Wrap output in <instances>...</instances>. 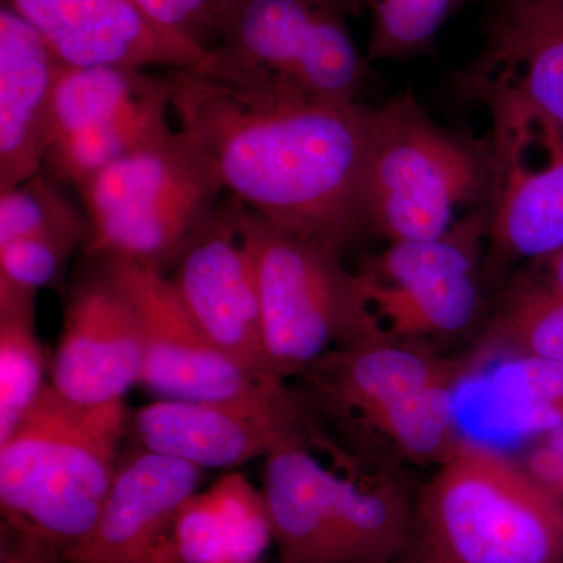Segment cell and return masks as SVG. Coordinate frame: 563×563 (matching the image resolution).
<instances>
[{"label": "cell", "mask_w": 563, "mask_h": 563, "mask_svg": "<svg viewBox=\"0 0 563 563\" xmlns=\"http://www.w3.org/2000/svg\"><path fill=\"white\" fill-rule=\"evenodd\" d=\"M179 129L224 191L296 239L343 255L366 233L362 177L373 107L169 70Z\"/></svg>", "instance_id": "6da1fadb"}, {"label": "cell", "mask_w": 563, "mask_h": 563, "mask_svg": "<svg viewBox=\"0 0 563 563\" xmlns=\"http://www.w3.org/2000/svg\"><path fill=\"white\" fill-rule=\"evenodd\" d=\"M396 563H563V503L523 463L461 435L418 488Z\"/></svg>", "instance_id": "7a4b0ae2"}, {"label": "cell", "mask_w": 563, "mask_h": 563, "mask_svg": "<svg viewBox=\"0 0 563 563\" xmlns=\"http://www.w3.org/2000/svg\"><path fill=\"white\" fill-rule=\"evenodd\" d=\"M128 428L124 401L87 406L47 384L0 443L3 525L38 537L60 555L84 540L109 496Z\"/></svg>", "instance_id": "3957f363"}, {"label": "cell", "mask_w": 563, "mask_h": 563, "mask_svg": "<svg viewBox=\"0 0 563 563\" xmlns=\"http://www.w3.org/2000/svg\"><path fill=\"white\" fill-rule=\"evenodd\" d=\"M490 140L446 131L412 91L373 109L362 177L366 232L388 243L439 239L487 203Z\"/></svg>", "instance_id": "277c9868"}, {"label": "cell", "mask_w": 563, "mask_h": 563, "mask_svg": "<svg viewBox=\"0 0 563 563\" xmlns=\"http://www.w3.org/2000/svg\"><path fill=\"white\" fill-rule=\"evenodd\" d=\"M90 257H120L166 274L222 202L202 151L176 129L81 185Z\"/></svg>", "instance_id": "5b68a950"}, {"label": "cell", "mask_w": 563, "mask_h": 563, "mask_svg": "<svg viewBox=\"0 0 563 563\" xmlns=\"http://www.w3.org/2000/svg\"><path fill=\"white\" fill-rule=\"evenodd\" d=\"M262 492L277 563H396L409 540L413 498L396 477L339 476L309 446L266 457Z\"/></svg>", "instance_id": "8992f818"}, {"label": "cell", "mask_w": 563, "mask_h": 563, "mask_svg": "<svg viewBox=\"0 0 563 563\" xmlns=\"http://www.w3.org/2000/svg\"><path fill=\"white\" fill-rule=\"evenodd\" d=\"M239 225L254 263L274 376H299L328 352L387 333L343 255L296 239L244 206Z\"/></svg>", "instance_id": "52a82bcc"}, {"label": "cell", "mask_w": 563, "mask_h": 563, "mask_svg": "<svg viewBox=\"0 0 563 563\" xmlns=\"http://www.w3.org/2000/svg\"><path fill=\"white\" fill-rule=\"evenodd\" d=\"M358 0H231L217 44L196 73L239 87L358 102L368 58L347 16Z\"/></svg>", "instance_id": "ba28073f"}, {"label": "cell", "mask_w": 563, "mask_h": 563, "mask_svg": "<svg viewBox=\"0 0 563 563\" xmlns=\"http://www.w3.org/2000/svg\"><path fill=\"white\" fill-rule=\"evenodd\" d=\"M492 118L483 274L563 250V132L512 92L479 96Z\"/></svg>", "instance_id": "9c48e42d"}, {"label": "cell", "mask_w": 563, "mask_h": 563, "mask_svg": "<svg viewBox=\"0 0 563 563\" xmlns=\"http://www.w3.org/2000/svg\"><path fill=\"white\" fill-rule=\"evenodd\" d=\"M172 74L128 66H62L43 173L79 190L111 163L165 139Z\"/></svg>", "instance_id": "30bf717a"}, {"label": "cell", "mask_w": 563, "mask_h": 563, "mask_svg": "<svg viewBox=\"0 0 563 563\" xmlns=\"http://www.w3.org/2000/svg\"><path fill=\"white\" fill-rule=\"evenodd\" d=\"M483 265V235L461 222L439 239L388 243L355 273L388 335L429 342L461 335L477 321Z\"/></svg>", "instance_id": "8fae6325"}, {"label": "cell", "mask_w": 563, "mask_h": 563, "mask_svg": "<svg viewBox=\"0 0 563 563\" xmlns=\"http://www.w3.org/2000/svg\"><path fill=\"white\" fill-rule=\"evenodd\" d=\"M133 435L144 450L201 470H228L291 446H309L312 410L287 385L232 401H158L133 413Z\"/></svg>", "instance_id": "7c38bea8"}, {"label": "cell", "mask_w": 563, "mask_h": 563, "mask_svg": "<svg viewBox=\"0 0 563 563\" xmlns=\"http://www.w3.org/2000/svg\"><path fill=\"white\" fill-rule=\"evenodd\" d=\"M99 258L140 318L144 365L140 385L169 401H232L285 384L258 376L222 354L188 312L168 274L120 257Z\"/></svg>", "instance_id": "4fadbf2b"}, {"label": "cell", "mask_w": 563, "mask_h": 563, "mask_svg": "<svg viewBox=\"0 0 563 563\" xmlns=\"http://www.w3.org/2000/svg\"><path fill=\"white\" fill-rule=\"evenodd\" d=\"M236 199H222L172 269L174 287L211 343L258 376L269 368L254 263L242 239ZM279 379V377H277Z\"/></svg>", "instance_id": "5bb4252c"}, {"label": "cell", "mask_w": 563, "mask_h": 563, "mask_svg": "<svg viewBox=\"0 0 563 563\" xmlns=\"http://www.w3.org/2000/svg\"><path fill=\"white\" fill-rule=\"evenodd\" d=\"M479 372L472 354H437L424 340L384 335L328 352L301 376V393L312 413L350 421L355 429L372 424L380 415L415 393L433 385H459Z\"/></svg>", "instance_id": "9a60e30c"}, {"label": "cell", "mask_w": 563, "mask_h": 563, "mask_svg": "<svg viewBox=\"0 0 563 563\" xmlns=\"http://www.w3.org/2000/svg\"><path fill=\"white\" fill-rule=\"evenodd\" d=\"M95 261L98 269L69 292L49 380L63 398L87 406L124 401L141 383L144 365L135 307L106 265Z\"/></svg>", "instance_id": "2e32d148"}, {"label": "cell", "mask_w": 563, "mask_h": 563, "mask_svg": "<svg viewBox=\"0 0 563 563\" xmlns=\"http://www.w3.org/2000/svg\"><path fill=\"white\" fill-rule=\"evenodd\" d=\"M201 481L199 466L144 448L122 455L98 523L63 563H184L177 518Z\"/></svg>", "instance_id": "e0dca14e"}, {"label": "cell", "mask_w": 563, "mask_h": 563, "mask_svg": "<svg viewBox=\"0 0 563 563\" xmlns=\"http://www.w3.org/2000/svg\"><path fill=\"white\" fill-rule=\"evenodd\" d=\"M66 66L198 69L209 52L154 24L132 0H3Z\"/></svg>", "instance_id": "ac0fdd59"}, {"label": "cell", "mask_w": 563, "mask_h": 563, "mask_svg": "<svg viewBox=\"0 0 563 563\" xmlns=\"http://www.w3.org/2000/svg\"><path fill=\"white\" fill-rule=\"evenodd\" d=\"M463 84L474 99L512 92L563 132V0H499Z\"/></svg>", "instance_id": "d6986e66"}, {"label": "cell", "mask_w": 563, "mask_h": 563, "mask_svg": "<svg viewBox=\"0 0 563 563\" xmlns=\"http://www.w3.org/2000/svg\"><path fill=\"white\" fill-rule=\"evenodd\" d=\"M63 63L27 21L0 9V192L43 172Z\"/></svg>", "instance_id": "ffe728a7"}, {"label": "cell", "mask_w": 563, "mask_h": 563, "mask_svg": "<svg viewBox=\"0 0 563 563\" xmlns=\"http://www.w3.org/2000/svg\"><path fill=\"white\" fill-rule=\"evenodd\" d=\"M272 543L265 496L239 472L192 493L177 518L184 563H257Z\"/></svg>", "instance_id": "44dd1931"}, {"label": "cell", "mask_w": 563, "mask_h": 563, "mask_svg": "<svg viewBox=\"0 0 563 563\" xmlns=\"http://www.w3.org/2000/svg\"><path fill=\"white\" fill-rule=\"evenodd\" d=\"M470 354L481 368L496 357L563 363V299L533 272L518 277Z\"/></svg>", "instance_id": "7402d4cb"}, {"label": "cell", "mask_w": 563, "mask_h": 563, "mask_svg": "<svg viewBox=\"0 0 563 563\" xmlns=\"http://www.w3.org/2000/svg\"><path fill=\"white\" fill-rule=\"evenodd\" d=\"M36 292L0 284V443L31 412L41 393L46 361L36 335Z\"/></svg>", "instance_id": "603a6c76"}, {"label": "cell", "mask_w": 563, "mask_h": 563, "mask_svg": "<svg viewBox=\"0 0 563 563\" xmlns=\"http://www.w3.org/2000/svg\"><path fill=\"white\" fill-rule=\"evenodd\" d=\"M62 185L41 172L13 190L0 192V244L44 233L77 235L88 242L87 211L70 201Z\"/></svg>", "instance_id": "cb8c5ba5"}, {"label": "cell", "mask_w": 563, "mask_h": 563, "mask_svg": "<svg viewBox=\"0 0 563 563\" xmlns=\"http://www.w3.org/2000/svg\"><path fill=\"white\" fill-rule=\"evenodd\" d=\"M372 10L368 62L402 60L431 46L463 0H366Z\"/></svg>", "instance_id": "d4e9b609"}, {"label": "cell", "mask_w": 563, "mask_h": 563, "mask_svg": "<svg viewBox=\"0 0 563 563\" xmlns=\"http://www.w3.org/2000/svg\"><path fill=\"white\" fill-rule=\"evenodd\" d=\"M85 244L81 236L65 233L22 236L0 244V284L33 292L55 287L74 252L84 250Z\"/></svg>", "instance_id": "484cf974"}, {"label": "cell", "mask_w": 563, "mask_h": 563, "mask_svg": "<svg viewBox=\"0 0 563 563\" xmlns=\"http://www.w3.org/2000/svg\"><path fill=\"white\" fill-rule=\"evenodd\" d=\"M154 24L202 49H213L231 0H132Z\"/></svg>", "instance_id": "4316f807"}, {"label": "cell", "mask_w": 563, "mask_h": 563, "mask_svg": "<svg viewBox=\"0 0 563 563\" xmlns=\"http://www.w3.org/2000/svg\"><path fill=\"white\" fill-rule=\"evenodd\" d=\"M495 390L525 410L563 404V363L510 358L495 374Z\"/></svg>", "instance_id": "83f0119b"}, {"label": "cell", "mask_w": 563, "mask_h": 563, "mask_svg": "<svg viewBox=\"0 0 563 563\" xmlns=\"http://www.w3.org/2000/svg\"><path fill=\"white\" fill-rule=\"evenodd\" d=\"M523 465L563 503V426L548 431L542 442L532 448Z\"/></svg>", "instance_id": "f1b7e54d"}, {"label": "cell", "mask_w": 563, "mask_h": 563, "mask_svg": "<svg viewBox=\"0 0 563 563\" xmlns=\"http://www.w3.org/2000/svg\"><path fill=\"white\" fill-rule=\"evenodd\" d=\"M0 563H63L60 551L38 537L2 523Z\"/></svg>", "instance_id": "f546056e"}, {"label": "cell", "mask_w": 563, "mask_h": 563, "mask_svg": "<svg viewBox=\"0 0 563 563\" xmlns=\"http://www.w3.org/2000/svg\"><path fill=\"white\" fill-rule=\"evenodd\" d=\"M532 263H536V269L532 272L563 299V250Z\"/></svg>", "instance_id": "4dcf8cb0"}, {"label": "cell", "mask_w": 563, "mask_h": 563, "mask_svg": "<svg viewBox=\"0 0 563 563\" xmlns=\"http://www.w3.org/2000/svg\"><path fill=\"white\" fill-rule=\"evenodd\" d=\"M358 2H361V3H362V2H363V0H358Z\"/></svg>", "instance_id": "1f68e13d"}, {"label": "cell", "mask_w": 563, "mask_h": 563, "mask_svg": "<svg viewBox=\"0 0 563 563\" xmlns=\"http://www.w3.org/2000/svg\"><path fill=\"white\" fill-rule=\"evenodd\" d=\"M365 2H366V0H365Z\"/></svg>", "instance_id": "d6a6232c"}]
</instances>
